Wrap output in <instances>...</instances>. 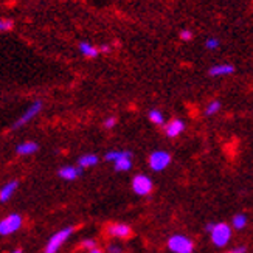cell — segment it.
<instances>
[{"label": "cell", "mask_w": 253, "mask_h": 253, "mask_svg": "<svg viewBox=\"0 0 253 253\" xmlns=\"http://www.w3.org/2000/svg\"><path fill=\"white\" fill-rule=\"evenodd\" d=\"M215 225H216V222H208L207 225H205V230H207L208 233H211L213 228H215Z\"/></svg>", "instance_id": "obj_27"}, {"label": "cell", "mask_w": 253, "mask_h": 253, "mask_svg": "<svg viewBox=\"0 0 253 253\" xmlns=\"http://www.w3.org/2000/svg\"><path fill=\"white\" fill-rule=\"evenodd\" d=\"M83 246H84L85 249L92 250V249H95V247H97V242H95L93 239H85V241L83 242Z\"/></svg>", "instance_id": "obj_25"}, {"label": "cell", "mask_w": 253, "mask_h": 253, "mask_svg": "<svg viewBox=\"0 0 253 253\" xmlns=\"http://www.w3.org/2000/svg\"><path fill=\"white\" fill-rule=\"evenodd\" d=\"M100 160H98V155L95 154H84L81 155L80 159H78V165H80V168H90V167H95Z\"/></svg>", "instance_id": "obj_16"}, {"label": "cell", "mask_w": 253, "mask_h": 253, "mask_svg": "<svg viewBox=\"0 0 253 253\" xmlns=\"http://www.w3.org/2000/svg\"><path fill=\"white\" fill-rule=\"evenodd\" d=\"M220 101L219 100H213V101H210L208 104H207V107H205V115L207 117H213V115H216L219 110H220Z\"/></svg>", "instance_id": "obj_18"}, {"label": "cell", "mask_w": 253, "mask_h": 253, "mask_svg": "<svg viewBox=\"0 0 253 253\" xmlns=\"http://www.w3.org/2000/svg\"><path fill=\"white\" fill-rule=\"evenodd\" d=\"M203 45H205V49H207V50L213 51V50H218L219 47H220V41H219V37L210 36V37H207V39H205Z\"/></svg>", "instance_id": "obj_20"}, {"label": "cell", "mask_w": 253, "mask_h": 253, "mask_svg": "<svg viewBox=\"0 0 253 253\" xmlns=\"http://www.w3.org/2000/svg\"><path fill=\"white\" fill-rule=\"evenodd\" d=\"M168 249L172 253H193L194 244L185 235H174L168 239Z\"/></svg>", "instance_id": "obj_2"}, {"label": "cell", "mask_w": 253, "mask_h": 253, "mask_svg": "<svg viewBox=\"0 0 253 253\" xmlns=\"http://www.w3.org/2000/svg\"><path fill=\"white\" fill-rule=\"evenodd\" d=\"M148 118H149V121L157 124V126H165V115H163L162 110H159V109H151V110H149Z\"/></svg>", "instance_id": "obj_17"}, {"label": "cell", "mask_w": 253, "mask_h": 253, "mask_svg": "<svg viewBox=\"0 0 253 253\" xmlns=\"http://www.w3.org/2000/svg\"><path fill=\"white\" fill-rule=\"evenodd\" d=\"M17 186H19L17 180H11V182H8L6 185H3L2 189H0V202L10 201L13 197V194L16 193V189H17Z\"/></svg>", "instance_id": "obj_13"}, {"label": "cell", "mask_w": 253, "mask_h": 253, "mask_svg": "<svg viewBox=\"0 0 253 253\" xmlns=\"http://www.w3.org/2000/svg\"><path fill=\"white\" fill-rule=\"evenodd\" d=\"M106 160L114 163L115 171H129L132 168V154L128 151H109Z\"/></svg>", "instance_id": "obj_1"}, {"label": "cell", "mask_w": 253, "mask_h": 253, "mask_svg": "<svg viewBox=\"0 0 253 253\" xmlns=\"http://www.w3.org/2000/svg\"><path fill=\"white\" fill-rule=\"evenodd\" d=\"M78 49H80V53L83 54L84 58H87V59L98 58V54L101 53L100 51V47H95V45H92L90 42H87V41H81L80 45H78Z\"/></svg>", "instance_id": "obj_12"}, {"label": "cell", "mask_w": 253, "mask_h": 253, "mask_svg": "<svg viewBox=\"0 0 253 253\" xmlns=\"http://www.w3.org/2000/svg\"><path fill=\"white\" fill-rule=\"evenodd\" d=\"M102 124H104V128H106V129H112V128H115V126H117V117H107Z\"/></svg>", "instance_id": "obj_23"}, {"label": "cell", "mask_w": 253, "mask_h": 253, "mask_svg": "<svg viewBox=\"0 0 253 253\" xmlns=\"http://www.w3.org/2000/svg\"><path fill=\"white\" fill-rule=\"evenodd\" d=\"M41 109H42V101H34L33 104H31V106L25 110V112H23V115L19 118V120L13 124V129L22 128L23 124H27L28 121H31L39 112H41Z\"/></svg>", "instance_id": "obj_8"}, {"label": "cell", "mask_w": 253, "mask_h": 253, "mask_svg": "<svg viewBox=\"0 0 253 253\" xmlns=\"http://www.w3.org/2000/svg\"><path fill=\"white\" fill-rule=\"evenodd\" d=\"M89 253H104V252H102V250H100V249H97V247H95V249L89 250Z\"/></svg>", "instance_id": "obj_29"}, {"label": "cell", "mask_w": 253, "mask_h": 253, "mask_svg": "<svg viewBox=\"0 0 253 253\" xmlns=\"http://www.w3.org/2000/svg\"><path fill=\"white\" fill-rule=\"evenodd\" d=\"M210 235H211V241L216 247H224L228 244V241L232 239V228L224 222H219L215 225Z\"/></svg>", "instance_id": "obj_4"}, {"label": "cell", "mask_w": 253, "mask_h": 253, "mask_svg": "<svg viewBox=\"0 0 253 253\" xmlns=\"http://www.w3.org/2000/svg\"><path fill=\"white\" fill-rule=\"evenodd\" d=\"M246 252H247V249H246V247H236V249L230 250L228 253H246Z\"/></svg>", "instance_id": "obj_26"}, {"label": "cell", "mask_w": 253, "mask_h": 253, "mask_svg": "<svg viewBox=\"0 0 253 253\" xmlns=\"http://www.w3.org/2000/svg\"><path fill=\"white\" fill-rule=\"evenodd\" d=\"M232 225L236 230H242V228H246L247 225V216L246 215H236L233 219H232Z\"/></svg>", "instance_id": "obj_19"}, {"label": "cell", "mask_w": 253, "mask_h": 253, "mask_svg": "<svg viewBox=\"0 0 253 253\" xmlns=\"http://www.w3.org/2000/svg\"><path fill=\"white\" fill-rule=\"evenodd\" d=\"M100 51L109 53V51H110V47H109V45H102V47H100Z\"/></svg>", "instance_id": "obj_28"}, {"label": "cell", "mask_w": 253, "mask_h": 253, "mask_svg": "<svg viewBox=\"0 0 253 253\" xmlns=\"http://www.w3.org/2000/svg\"><path fill=\"white\" fill-rule=\"evenodd\" d=\"M169 163H171V154L167 151H154L149 155V167L155 172L167 169L169 167Z\"/></svg>", "instance_id": "obj_6"}, {"label": "cell", "mask_w": 253, "mask_h": 253, "mask_svg": "<svg viewBox=\"0 0 253 253\" xmlns=\"http://www.w3.org/2000/svg\"><path fill=\"white\" fill-rule=\"evenodd\" d=\"M22 227V216L17 213L8 215L5 219L0 220V235L2 236H10L16 233Z\"/></svg>", "instance_id": "obj_5"}, {"label": "cell", "mask_w": 253, "mask_h": 253, "mask_svg": "<svg viewBox=\"0 0 253 253\" xmlns=\"http://www.w3.org/2000/svg\"><path fill=\"white\" fill-rule=\"evenodd\" d=\"M193 31L189 30V28H184V30H180L179 31V37H180V41H184V42H189V41H193Z\"/></svg>", "instance_id": "obj_21"}, {"label": "cell", "mask_w": 253, "mask_h": 253, "mask_svg": "<svg viewBox=\"0 0 253 253\" xmlns=\"http://www.w3.org/2000/svg\"><path fill=\"white\" fill-rule=\"evenodd\" d=\"M14 27V22L11 19H0V31H8Z\"/></svg>", "instance_id": "obj_22"}, {"label": "cell", "mask_w": 253, "mask_h": 253, "mask_svg": "<svg viewBox=\"0 0 253 253\" xmlns=\"http://www.w3.org/2000/svg\"><path fill=\"white\" fill-rule=\"evenodd\" d=\"M236 72V67L230 62H222V64H215L208 68V75L211 78H219V76H228Z\"/></svg>", "instance_id": "obj_9"}, {"label": "cell", "mask_w": 253, "mask_h": 253, "mask_svg": "<svg viewBox=\"0 0 253 253\" xmlns=\"http://www.w3.org/2000/svg\"><path fill=\"white\" fill-rule=\"evenodd\" d=\"M13 253H22V250H19V249H17V250H14Z\"/></svg>", "instance_id": "obj_30"}, {"label": "cell", "mask_w": 253, "mask_h": 253, "mask_svg": "<svg viewBox=\"0 0 253 253\" xmlns=\"http://www.w3.org/2000/svg\"><path fill=\"white\" fill-rule=\"evenodd\" d=\"M72 233H73V227H67V228H62V230L56 232L49 239V242H47L44 253H56L61 249L62 244L68 239V236Z\"/></svg>", "instance_id": "obj_3"}, {"label": "cell", "mask_w": 253, "mask_h": 253, "mask_svg": "<svg viewBox=\"0 0 253 253\" xmlns=\"http://www.w3.org/2000/svg\"><path fill=\"white\" fill-rule=\"evenodd\" d=\"M37 149H39V145L36 141H23V143L16 146V152L19 155H31L37 152Z\"/></svg>", "instance_id": "obj_15"}, {"label": "cell", "mask_w": 253, "mask_h": 253, "mask_svg": "<svg viewBox=\"0 0 253 253\" xmlns=\"http://www.w3.org/2000/svg\"><path fill=\"white\" fill-rule=\"evenodd\" d=\"M59 177L64 180H75L83 174V168H76V167H62L59 169Z\"/></svg>", "instance_id": "obj_14"}, {"label": "cell", "mask_w": 253, "mask_h": 253, "mask_svg": "<svg viewBox=\"0 0 253 253\" xmlns=\"http://www.w3.org/2000/svg\"><path fill=\"white\" fill-rule=\"evenodd\" d=\"M107 233L110 236H114V238L126 239L132 235V230H131V227L126 225V224H112V225H109Z\"/></svg>", "instance_id": "obj_11"}, {"label": "cell", "mask_w": 253, "mask_h": 253, "mask_svg": "<svg viewBox=\"0 0 253 253\" xmlns=\"http://www.w3.org/2000/svg\"><path fill=\"white\" fill-rule=\"evenodd\" d=\"M152 188H154L152 180L149 179L148 176H145V174H138V176H135L132 179V189L140 196L149 194L152 191Z\"/></svg>", "instance_id": "obj_7"}, {"label": "cell", "mask_w": 253, "mask_h": 253, "mask_svg": "<svg viewBox=\"0 0 253 253\" xmlns=\"http://www.w3.org/2000/svg\"><path fill=\"white\" fill-rule=\"evenodd\" d=\"M163 131H165V135L167 137L176 138L185 131V121L179 120V118H174V120H171V121H168L167 124H165Z\"/></svg>", "instance_id": "obj_10"}, {"label": "cell", "mask_w": 253, "mask_h": 253, "mask_svg": "<svg viewBox=\"0 0 253 253\" xmlns=\"http://www.w3.org/2000/svg\"><path fill=\"white\" fill-rule=\"evenodd\" d=\"M107 253H123V249L118 244H110L107 247Z\"/></svg>", "instance_id": "obj_24"}]
</instances>
